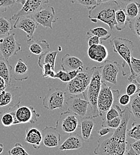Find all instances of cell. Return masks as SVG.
<instances>
[{"label":"cell","mask_w":140,"mask_h":155,"mask_svg":"<svg viewBox=\"0 0 140 155\" xmlns=\"http://www.w3.org/2000/svg\"><path fill=\"white\" fill-rule=\"evenodd\" d=\"M58 125L64 133L72 134L79 127V120L77 115L67 110L60 114L56 123V126Z\"/></svg>","instance_id":"11"},{"label":"cell","mask_w":140,"mask_h":155,"mask_svg":"<svg viewBox=\"0 0 140 155\" xmlns=\"http://www.w3.org/2000/svg\"><path fill=\"white\" fill-rule=\"evenodd\" d=\"M86 35L88 37L93 35L97 36L101 41H106L107 39L110 38L112 35L109 31L103 27H97L91 29L86 32Z\"/></svg>","instance_id":"30"},{"label":"cell","mask_w":140,"mask_h":155,"mask_svg":"<svg viewBox=\"0 0 140 155\" xmlns=\"http://www.w3.org/2000/svg\"><path fill=\"white\" fill-rule=\"evenodd\" d=\"M129 110L131 115L139 122L140 117V92L137 93V95L134 97L129 103Z\"/></svg>","instance_id":"31"},{"label":"cell","mask_w":140,"mask_h":155,"mask_svg":"<svg viewBox=\"0 0 140 155\" xmlns=\"http://www.w3.org/2000/svg\"><path fill=\"white\" fill-rule=\"evenodd\" d=\"M118 101H119V103L120 105L123 106H127L131 101V97L126 93L123 94L122 95H119Z\"/></svg>","instance_id":"44"},{"label":"cell","mask_w":140,"mask_h":155,"mask_svg":"<svg viewBox=\"0 0 140 155\" xmlns=\"http://www.w3.org/2000/svg\"><path fill=\"white\" fill-rule=\"evenodd\" d=\"M58 54V51H47L44 54L40 55L38 59V65L41 67L44 64L48 63L51 65V66L55 68V63L57 55Z\"/></svg>","instance_id":"28"},{"label":"cell","mask_w":140,"mask_h":155,"mask_svg":"<svg viewBox=\"0 0 140 155\" xmlns=\"http://www.w3.org/2000/svg\"><path fill=\"white\" fill-rule=\"evenodd\" d=\"M72 4H80L86 7L88 10L93 8L97 5L96 0H70Z\"/></svg>","instance_id":"41"},{"label":"cell","mask_w":140,"mask_h":155,"mask_svg":"<svg viewBox=\"0 0 140 155\" xmlns=\"http://www.w3.org/2000/svg\"><path fill=\"white\" fill-rule=\"evenodd\" d=\"M119 8L120 7L116 1L98 4L89 10L88 18L92 21L99 20L104 23L112 31L115 26V14Z\"/></svg>","instance_id":"2"},{"label":"cell","mask_w":140,"mask_h":155,"mask_svg":"<svg viewBox=\"0 0 140 155\" xmlns=\"http://www.w3.org/2000/svg\"><path fill=\"white\" fill-rule=\"evenodd\" d=\"M2 58V57H1V55H0V58Z\"/></svg>","instance_id":"53"},{"label":"cell","mask_w":140,"mask_h":155,"mask_svg":"<svg viewBox=\"0 0 140 155\" xmlns=\"http://www.w3.org/2000/svg\"><path fill=\"white\" fill-rule=\"evenodd\" d=\"M131 66L133 72L138 77L140 75V60L138 58L131 56Z\"/></svg>","instance_id":"42"},{"label":"cell","mask_w":140,"mask_h":155,"mask_svg":"<svg viewBox=\"0 0 140 155\" xmlns=\"http://www.w3.org/2000/svg\"><path fill=\"white\" fill-rule=\"evenodd\" d=\"M27 43L29 51L35 55H41L50 50V45L46 40L28 39Z\"/></svg>","instance_id":"21"},{"label":"cell","mask_w":140,"mask_h":155,"mask_svg":"<svg viewBox=\"0 0 140 155\" xmlns=\"http://www.w3.org/2000/svg\"><path fill=\"white\" fill-rule=\"evenodd\" d=\"M95 120L92 116L83 117L80 122L81 137L84 141L88 142L91 139L92 131L95 125Z\"/></svg>","instance_id":"23"},{"label":"cell","mask_w":140,"mask_h":155,"mask_svg":"<svg viewBox=\"0 0 140 155\" xmlns=\"http://www.w3.org/2000/svg\"><path fill=\"white\" fill-rule=\"evenodd\" d=\"M115 28L118 31H121L125 29L128 23L127 17L123 8H119L115 14Z\"/></svg>","instance_id":"26"},{"label":"cell","mask_w":140,"mask_h":155,"mask_svg":"<svg viewBox=\"0 0 140 155\" xmlns=\"http://www.w3.org/2000/svg\"><path fill=\"white\" fill-rule=\"evenodd\" d=\"M83 67H80L77 70L69 72H66L63 70H59L57 72H56L54 79H59L63 82H68L81 71L83 69Z\"/></svg>","instance_id":"29"},{"label":"cell","mask_w":140,"mask_h":155,"mask_svg":"<svg viewBox=\"0 0 140 155\" xmlns=\"http://www.w3.org/2000/svg\"><path fill=\"white\" fill-rule=\"evenodd\" d=\"M1 122L2 125L5 127H10L14 125L19 124L15 117V110L3 114L1 118Z\"/></svg>","instance_id":"32"},{"label":"cell","mask_w":140,"mask_h":155,"mask_svg":"<svg viewBox=\"0 0 140 155\" xmlns=\"http://www.w3.org/2000/svg\"><path fill=\"white\" fill-rule=\"evenodd\" d=\"M55 15L56 13L53 7L48 6L42 8L31 16L38 25L52 29L53 24L56 21Z\"/></svg>","instance_id":"13"},{"label":"cell","mask_w":140,"mask_h":155,"mask_svg":"<svg viewBox=\"0 0 140 155\" xmlns=\"http://www.w3.org/2000/svg\"><path fill=\"white\" fill-rule=\"evenodd\" d=\"M15 117L19 124H35L40 114H38L35 108L31 106L18 107L15 110Z\"/></svg>","instance_id":"14"},{"label":"cell","mask_w":140,"mask_h":155,"mask_svg":"<svg viewBox=\"0 0 140 155\" xmlns=\"http://www.w3.org/2000/svg\"><path fill=\"white\" fill-rule=\"evenodd\" d=\"M129 28L131 31L137 37V38H140V16L138 15L137 18L129 20L128 21Z\"/></svg>","instance_id":"37"},{"label":"cell","mask_w":140,"mask_h":155,"mask_svg":"<svg viewBox=\"0 0 140 155\" xmlns=\"http://www.w3.org/2000/svg\"><path fill=\"white\" fill-rule=\"evenodd\" d=\"M9 155H30L20 143H17L8 151Z\"/></svg>","instance_id":"40"},{"label":"cell","mask_w":140,"mask_h":155,"mask_svg":"<svg viewBox=\"0 0 140 155\" xmlns=\"http://www.w3.org/2000/svg\"><path fill=\"white\" fill-rule=\"evenodd\" d=\"M7 84L2 78L0 77V92L4 91L7 88Z\"/></svg>","instance_id":"49"},{"label":"cell","mask_w":140,"mask_h":155,"mask_svg":"<svg viewBox=\"0 0 140 155\" xmlns=\"http://www.w3.org/2000/svg\"><path fill=\"white\" fill-rule=\"evenodd\" d=\"M28 77V66L21 58H19L13 72V78L16 81H23L27 80Z\"/></svg>","instance_id":"24"},{"label":"cell","mask_w":140,"mask_h":155,"mask_svg":"<svg viewBox=\"0 0 140 155\" xmlns=\"http://www.w3.org/2000/svg\"><path fill=\"white\" fill-rule=\"evenodd\" d=\"M65 95V91L61 88H50L43 99V107L50 110H54L56 109L64 110Z\"/></svg>","instance_id":"8"},{"label":"cell","mask_w":140,"mask_h":155,"mask_svg":"<svg viewBox=\"0 0 140 155\" xmlns=\"http://www.w3.org/2000/svg\"><path fill=\"white\" fill-rule=\"evenodd\" d=\"M126 135L135 140L140 139V124L138 121H134L130 129L126 130Z\"/></svg>","instance_id":"33"},{"label":"cell","mask_w":140,"mask_h":155,"mask_svg":"<svg viewBox=\"0 0 140 155\" xmlns=\"http://www.w3.org/2000/svg\"><path fill=\"white\" fill-rule=\"evenodd\" d=\"M84 141L82 137L77 133L70 134L69 137L61 144L59 150L61 151L78 150L83 146Z\"/></svg>","instance_id":"19"},{"label":"cell","mask_w":140,"mask_h":155,"mask_svg":"<svg viewBox=\"0 0 140 155\" xmlns=\"http://www.w3.org/2000/svg\"><path fill=\"white\" fill-rule=\"evenodd\" d=\"M49 2V0H26L20 10L14 15L10 19H16L21 16L32 15L37 12Z\"/></svg>","instance_id":"16"},{"label":"cell","mask_w":140,"mask_h":155,"mask_svg":"<svg viewBox=\"0 0 140 155\" xmlns=\"http://www.w3.org/2000/svg\"><path fill=\"white\" fill-rule=\"evenodd\" d=\"M114 132L113 129L109 128V127H103V128L97 131V133L99 135V138H101L103 136H106L108 134L112 133Z\"/></svg>","instance_id":"45"},{"label":"cell","mask_w":140,"mask_h":155,"mask_svg":"<svg viewBox=\"0 0 140 155\" xmlns=\"http://www.w3.org/2000/svg\"><path fill=\"white\" fill-rule=\"evenodd\" d=\"M15 3V0H0V13H4Z\"/></svg>","instance_id":"43"},{"label":"cell","mask_w":140,"mask_h":155,"mask_svg":"<svg viewBox=\"0 0 140 155\" xmlns=\"http://www.w3.org/2000/svg\"><path fill=\"white\" fill-rule=\"evenodd\" d=\"M42 69V77L45 78H53L55 75V68H53L51 64L47 63L40 67Z\"/></svg>","instance_id":"38"},{"label":"cell","mask_w":140,"mask_h":155,"mask_svg":"<svg viewBox=\"0 0 140 155\" xmlns=\"http://www.w3.org/2000/svg\"><path fill=\"white\" fill-rule=\"evenodd\" d=\"M24 140L26 143L31 144L34 149H39L41 146L42 136L40 131L34 127L28 128L26 130Z\"/></svg>","instance_id":"22"},{"label":"cell","mask_w":140,"mask_h":155,"mask_svg":"<svg viewBox=\"0 0 140 155\" xmlns=\"http://www.w3.org/2000/svg\"><path fill=\"white\" fill-rule=\"evenodd\" d=\"M131 114L129 106L122 110V120L118 128L115 129L112 136L101 138L94 153L97 155H124L126 151L128 141L126 140V130Z\"/></svg>","instance_id":"1"},{"label":"cell","mask_w":140,"mask_h":155,"mask_svg":"<svg viewBox=\"0 0 140 155\" xmlns=\"http://www.w3.org/2000/svg\"><path fill=\"white\" fill-rule=\"evenodd\" d=\"M119 95L118 90H112L106 82L102 81L97 103L99 116H104L107 111L116 103Z\"/></svg>","instance_id":"7"},{"label":"cell","mask_w":140,"mask_h":155,"mask_svg":"<svg viewBox=\"0 0 140 155\" xmlns=\"http://www.w3.org/2000/svg\"><path fill=\"white\" fill-rule=\"evenodd\" d=\"M13 28L10 21L5 18H0V37L7 35L10 34Z\"/></svg>","instance_id":"34"},{"label":"cell","mask_w":140,"mask_h":155,"mask_svg":"<svg viewBox=\"0 0 140 155\" xmlns=\"http://www.w3.org/2000/svg\"><path fill=\"white\" fill-rule=\"evenodd\" d=\"M43 145L48 148H54L59 146L61 140V134L57 128L47 126L41 132Z\"/></svg>","instance_id":"17"},{"label":"cell","mask_w":140,"mask_h":155,"mask_svg":"<svg viewBox=\"0 0 140 155\" xmlns=\"http://www.w3.org/2000/svg\"><path fill=\"white\" fill-rule=\"evenodd\" d=\"M101 84L102 81L101 78L99 66H94L93 67V74L90 82L86 90L83 93L84 98L86 99L89 103L91 110L92 117L93 118L99 116L97 103Z\"/></svg>","instance_id":"3"},{"label":"cell","mask_w":140,"mask_h":155,"mask_svg":"<svg viewBox=\"0 0 140 155\" xmlns=\"http://www.w3.org/2000/svg\"><path fill=\"white\" fill-rule=\"evenodd\" d=\"M38 24L31 15L21 16L18 18L14 23L13 29H19L23 31L29 39L34 38V34Z\"/></svg>","instance_id":"15"},{"label":"cell","mask_w":140,"mask_h":155,"mask_svg":"<svg viewBox=\"0 0 140 155\" xmlns=\"http://www.w3.org/2000/svg\"><path fill=\"white\" fill-rule=\"evenodd\" d=\"M13 68L8 60L2 58H0V77L2 78L7 85L11 83L13 77Z\"/></svg>","instance_id":"25"},{"label":"cell","mask_w":140,"mask_h":155,"mask_svg":"<svg viewBox=\"0 0 140 155\" xmlns=\"http://www.w3.org/2000/svg\"><path fill=\"white\" fill-rule=\"evenodd\" d=\"M114 52L119 54L129 68L131 75L128 78V81L131 82L136 80L140 83V77L137 76L132 71L131 66V58L134 50L133 42L129 39L121 37H114L110 41Z\"/></svg>","instance_id":"4"},{"label":"cell","mask_w":140,"mask_h":155,"mask_svg":"<svg viewBox=\"0 0 140 155\" xmlns=\"http://www.w3.org/2000/svg\"><path fill=\"white\" fill-rule=\"evenodd\" d=\"M77 96H70L66 102L67 106V110L81 117H85L89 103L84 98Z\"/></svg>","instance_id":"12"},{"label":"cell","mask_w":140,"mask_h":155,"mask_svg":"<svg viewBox=\"0 0 140 155\" xmlns=\"http://www.w3.org/2000/svg\"><path fill=\"white\" fill-rule=\"evenodd\" d=\"M130 146L133 149V150L137 153L138 154L140 155V141L139 140H135V142H134L132 144L130 145Z\"/></svg>","instance_id":"48"},{"label":"cell","mask_w":140,"mask_h":155,"mask_svg":"<svg viewBox=\"0 0 140 155\" xmlns=\"http://www.w3.org/2000/svg\"><path fill=\"white\" fill-rule=\"evenodd\" d=\"M21 102V88L11 83L0 92V115L15 110Z\"/></svg>","instance_id":"5"},{"label":"cell","mask_w":140,"mask_h":155,"mask_svg":"<svg viewBox=\"0 0 140 155\" xmlns=\"http://www.w3.org/2000/svg\"><path fill=\"white\" fill-rule=\"evenodd\" d=\"M125 90H126V94H127L128 96L131 97L140 92V83L136 80L132 81L130 82L128 84H127L125 88Z\"/></svg>","instance_id":"36"},{"label":"cell","mask_w":140,"mask_h":155,"mask_svg":"<svg viewBox=\"0 0 140 155\" xmlns=\"http://www.w3.org/2000/svg\"><path fill=\"white\" fill-rule=\"evenodd\" d=\"M124 155H140L139 154H138L137 153H136L134 150L130 146V148L128 150L126 151Z\"/></svg>","instance_id":"50"},{"label":"cell","mask_w":140,"mask_h":155,"mask_svg":"<svg viewBox=\"0 0 140 155\" xmlns=\"http://www.w3.org/2000/svg\"><path fill=\"white\" fill-rule=\"evenodd\" d=\"M21 50V44L15 38V34H9L0 37V55L3 58L8 59L16 55Z\"/></svg>","instance_id":"9"},{"label":"cell","mask_w":140,"mask_h":155,"mask_svg":"<svg viewBox=\"0 0 140 155\" xmlns=\"http://www.w3.org/2000/svg\"><path fill=\"white\" fill-rule=\"evenodd\" d=\"M115 0H96L97 4H101V3H104V2H110Z\"/></svg>","instance_id":"51"},{"label":"cell","mask_w":140,"mask_h":155,"mask_svg":"<svg viewBox=\"0 0 140 155\" xmlns=\"http://www.w3.org/2000/svg\"><path fill=\"white\" fill-rule=\"evenodd\" d=\"M99 66L101 81L112 84H117V77L121 70V65L116 61L106 60Z\"/></svg>","instance_id":"10"},{"label":"cell","mask_w":140,"mask_h":155,"mask_svg":"<svg viewBox=\"0 0 140 155\" xmlns=\"http://www.w3.org/2000/svg\"><path fill=\"white\" fill-rule=\"evenodd\" d=\"M122 120V115L111 120L103 119L101 126L102 127H109L112 129H116L120 125Z\"/></svg>","instance_id":"39"},{"label":"cell","mask_w":140,"mask_h":155,"mask_svg":"<svg viewBox=\"0 0 140 155\" xmlns=\"http://www.w3.org/2000/svg\"><path fill=\"white\" fill-rule=\"evenodd\" d=\"M83 66L82 61L76 56L66 54L61 60V67L63 71L69 72L77 70L80 67Z\"/></svg>","instance_id":"20"},{"label":"cell","mask_w":140,"mask_h":155,"mask_svg":"<svg viewBox=\"0 0 140 155\" xmlns=\"http://www.w3.org/2000/svg\"><path fill=\"white\" fill-rule=\"evenodd\" d=\"M115 1L117 2V3L119 5L120 8H123L125 5L129 2H136L138 4H140V0H115Z\"/></svg>","instance_id":"47"},{"label":"cell","mask_w":140,"mask_h":155,"mask_svg":"<svg viewBox=\"0 0 140 155\" xmlns=\"http://www.w3.org/2000/svg\"><path fill=\"white\" fill-rule=\"evenodd\" d=\"M139 8L140 4L136 2H129L125 5L123 9L127 17V21L129 20L135 19L140 15Z\"/></svg>","instance_id":"27"},{"label":"cell","mask_w":140,"mask_h":155,"mask_svg":"<svg viewBox=\"0 0 140 155\" xmlns=\"http://www.w3.org/2000/svg\"><path fill=\"white\" fill-rule=\"evenodd\" d=\"M3 150H4V146L2 143H0V154H1L2 153Z\"/></svg>","instance_id":"52"},{"label":"cell","mask_w":140,"mask_h":155,"mask_svg":"<svg viewBox=\"0 0 140 155\" xmlns=\"http://www.w3.org/2000/svg\"><path fill=\"white\" fill-rule=\"evenodd\" d=\"M100 38L99 37H97V36H90L89 37V38L88 40V47H90L93 45H97V44H100Z\"/></svg>","instance_id":"46"},{"label":"cell","mask_w":140,"mask_h":155,"mask_svg":"<svg viewBox=\"0 0 140 155\" xmlns=\"http://www.w3.org/2000/svg\"><path fill=\"white\" fill-rule=\"evenodd\" d=\"M122 109L117 103H115L112 107H110L105 114L106 120H111L118 116L122 115Z\"/></svg>","instance_id":"35"},{"label":"cell","mask_w":140,"mask_h":155,"mask_svg":"<svg viewBox=\"0 0 140 155\" xmlns=\"http://www.w3.org/2000/svg\"><path fill=\"white\" fill-rule=\"evenodd\" d=\"M93 74V67L83 68L75 77L67 82L66 91L70 96L83 94L86 90Z\"/></svg>","instance_id":"6"},{"label":"cell","mask_w":140,"mask_h":155,"mask_svg":"<svg viewBox=\"0 0 140 155\" xmlns=\"http://www.w3.org/2000/svg\"><path fill=\"white\" fill-rule=\"evenodd\" d=\"M87 55L91 60L96 62L103 63L107 60L109 53L106 47L100 44L88 47Z\"/></svg>","instance_id":"18"}]
</instances>
